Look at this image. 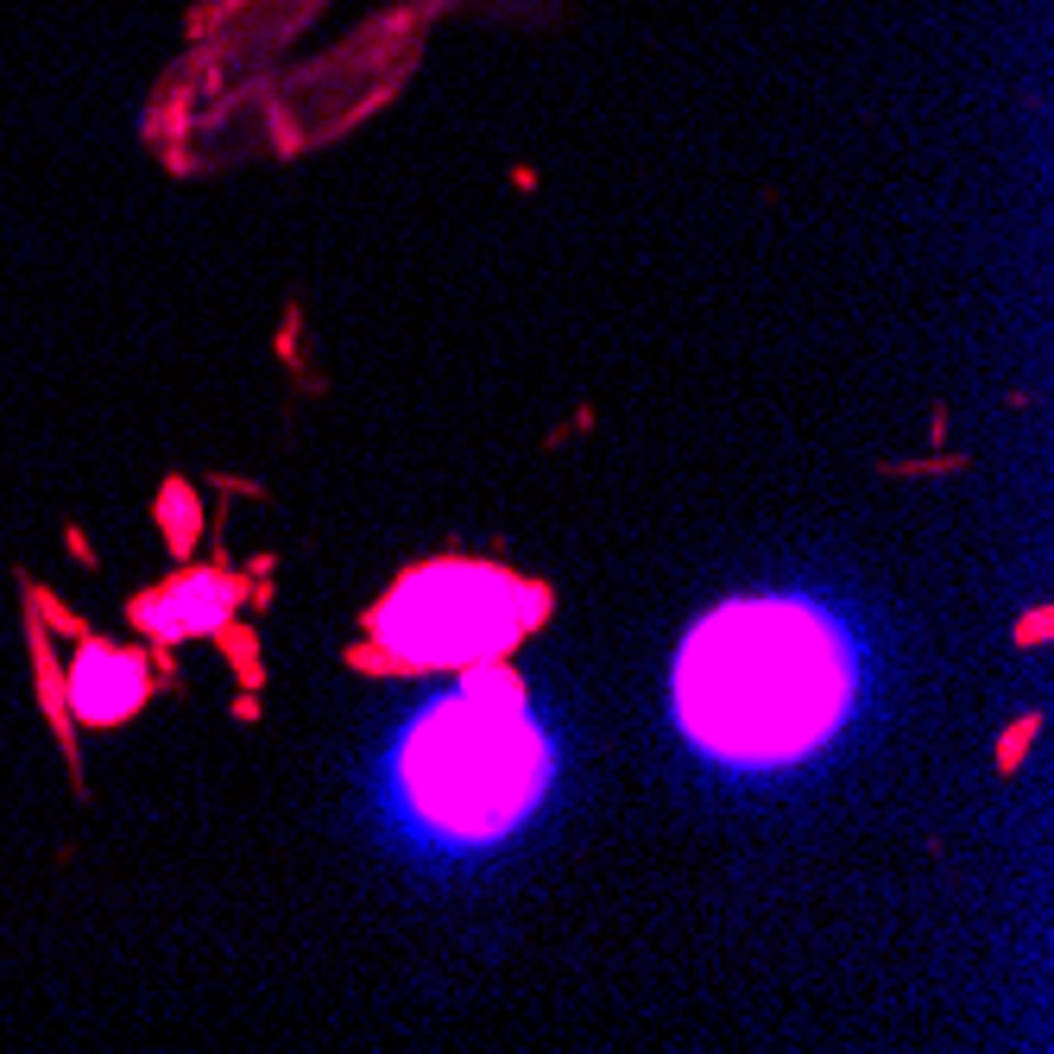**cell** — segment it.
<instances>
[{"instance_id": "6da1fadb", "label": "cell", "mask_w": 1054, "mask_h": 1054, "mask_svg": "<svg viewBox=\"0 0 1054 1054\" xmlns=\"http://www.w3.org/2000/svg\"><path fill=\"white\" fill-rule=\"evenodd\" d=\"M853 663L828 619L789 601H739L714 613L676 670V714L707 752L739 764L803 758L840 727Z\"/></svg>"}, {"instance_id": "7a4b0ae2", "label": "cell", "mask_w": 1054, "mask_h": 1054, "mask_svg": "<svg viewBox=\"0 0 1054 1054\" xmlns=\"http://www.w3.org/2000/svg\"><path fill=\"white\" fill-rule=\"evenodd\" d=\"M404 789L429 828L486 840L505 833L543 789L550 752L530 727L518 682L480 670L461 695L436 702L404 739Z\"/></svg>"}, {"instance_id": "3957f363", "label": "cell", "mask_w": 1054, "mask_h": 1054, "mask_svg": "<svg viewBox=\"0 0 1054 1054\" xmlns=\"http://www.w3.org/2000/svg\"><path fill=\"white\" fill-rule=\"evenodd\" d=\"M543 613V594L480 562H429L379 606V644L404 663H486Z\"/></svg>"}]
</instances>
